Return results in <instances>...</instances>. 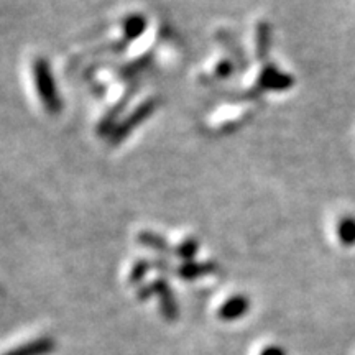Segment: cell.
Returning a JSON list of instances; mask_svg holds the SVG:
<instances>
[{
	"label": "cell",
	"mask_w": 355,
	"mask_h": 355,
	"mask_svg": "<svg viewBox=\"0 0 355 355\" xmlns=\"http://www.w3.org/2000/svg\"><path fill=\"white\" fill-rule=\"evenodd\" d=\"M33 81H35L36 93L43 102V107L47 108L51 115L60 114L62 108V102L60 94H58L56 82H54L51 69H49L48 61L45 58H35L33 61Z\"/></svg>",
	"instance_id": "6da1fadb"
},
{
	"label": "cell",
	"mask_w": 355,
	"mask_h": 355,
	"mask_svg": "<svg viewBox=\"0 0 355 355\" xmlns=\"http://www.w3.org/2000/svg\"><path fill=\"white\" fill-rule=\"evenodd\" d=\"M153 295H157L158 299H160V309L163 317H165L166 321H170V323L176 321L179 316V308L176 304V299H174L173 291H171L168 282H166L165 278H157L153 279L150 285L141 286L139 293H137V298H139L140 301H145V299L152 298Z\"/></svg>",
	"instance_id": "7a4b0ae2"
},
{
	"label": "cell",
	"mask_w": 355,
	"mask_h": 355,
	"mask_svg": "<svg viewBox=\"0 0 355 355\" xmlns=\"http://www.w3.org/2000/svg\"><path fill=\"white\" fill-rule=\"evenodd\" d=\"M157 106H158L157 99L150 98V99H147V101L141 102L140 106H137L135 108H133L132 114H128L122 120V122H119V125L115 127V130L111 133V137H108L112 147H117V145L122 144V141L127 139V137L130 135V133L135 130L137 127H140V125L153 114Z\"/></svg>",
	"instance_id": "3957f363"
},
{
	"label": "cell",
	"mask_w": 355,
	"mask_h": 355,
	"mask_svg": "<svg viewBox=\"0 0 355 355\" xmlns=\"http://www.w3.org/2000/svg\"><path fill=\"white\" fill-rule=\"evenodd\" d=\"M295 86V78L291 74L283 73L279 71L275 65H265L260 71L257 78V84L255 87L260 89L262 93H268V91H273V93H283V91L291 89Z\"/></svg>",
	"instance_id": "277c9868"
},
{
	"label": "cell",
	"mask_w": 355,
	"mask_h": 355,
	"mask_svg": "<svg viewBox=\"0 0 355 355\" xmlns=\"http://www.w3.org/2000/svg\"><path fill=\"white\" fill-rule=\"evenodd\" d=\"M137 89H139V84H132V82H130V86H128V89L125 91L122 99H120V101H117L114 106L111 107V111H108L107 114L104 115V119L101 120V124H99V127H98L99 135L111 137V133L114 132L117 125H119L117 120H119V117L122 115V112L125 111V107L128 106V102L132 101L133 95L137 94Z\"/></svg>",
	"instance_id": "5b68a950"
},
{
	"label": "cell",
	"mask_w": 355,
	"mask_h": 355,
	"mask_svg": "<svg viewBox=\"0 0 355 355\" xmlns=\"http://www.w3.org/2000/svg\"><path fill=\"white\" fill-rule=\"evenodd\" d=\"M214 271H217V263L214 260H207L181 263V266H178L174 273L178 275V278L186 279V282H193V279L203 278L206 275L214 273Z\"/></svg>",
	"instance_id": "8992f818"
},
{
	"label": "cell",
	"mask_w": 355,
	"mask_h": 355,
	"mask_svg": "<svg viewBox=\"0 0 355 355\" xmlns=\"http://www.w3.org/2000/svg\"><path fill=\"white\" fill-rule=\"evenodd\" d=\"M249 308H250L249 299L242 295H236L232 296V298H229L227 301L219 308L217 316H219L220 321H227L229 323V321L240 319V317L249 311Z\"/></svg>",
	"instance_id": "52a82bcc"
},
{
	"label": "cell",
	"mask_w": 355,
	"mask_h": 355,
	"mask_svg": "<svg viewBox=\"0 0 355 355\" xmlns=\"http://www.w3.org/2000/svg\"><path fill=\"white\" fill-rule=\"evenodd\" d=\"M137 242H139L140 245H144V247L153 250V252L160 255H174V247H171L165 237L157 232L141 231L139 233V237H137Z\"/></svg>",
	"instance_id": "ba28073f"
},
{
	"label": "cell",
	"mask_w": 355,
	"mask_h": 355,
	"mask_svg": "<svg viewBox=\"0 0 355 355\" xmlns=\"http://www.w3.org/2000/svg\"><path fill=\"white\" fill-rule=\"evenodd\" d=\"M54 347H56V344H54L53 339H49V337H41V339L20 345V347L10 350V352H7L5 355H48L53 352Z\"/></svg>",
	"instance_id": "9c48e42d"
},
{
	"label": "cell",
	"mask_w": 355,
	"mask_h": 355,
	"mask_svg": "<svg viewBox=\"0 0 355 355\" xmlns=\"http://www.w3.org/2000/svg\"><path fill=\"white\" fill-rule=\"evenodd\" d=\"M255 51H257V60L265 62L268 60V53L271 47V28L270 23L262 20L257 25V35H255Z\"/></svg>",
	"instance_id": "30bf717a"
},
{
	"label": "cell",
	"mask_w": 355,
	"mask_h": 355,
	"mask_svg": "<svg viewBox=\"0 0 355 355\" xmlns=\"http://www.w3.org/2000/svg\"><path fill=\"white\" fill-rule=\"evenodd\" d=\"M217 40H219V43L222 45L224 48H227V51L232 54L233 60L237 61V66H239V71H247L249 68V62H247V58H245L244 54V49L239 43H237V40H233V36L231 33L227 32H219L217 33Z\"/></svg>",
	"instance_id": "8fae6325"
},
{
	"label": "cell",
	"mask_w": 355,
	"mask_h": 355,
	"mask_svg": "<svg viewBox=\"0 0 355 355\" xmlns=\"http://www.w3.org/2000/svg\"><path fill=\"white\" fill-rule=\"evenodd\" d=\"M147 30V19L144 15H130L124 20V41L127 45H130L132 41L140 38Z\"/></svg>",
	"instance_id": "7c38bea8"
},
{
	"label": "cell",
	"mask_w": 355,
	"mask_h": 355,
	"mask_svg": "<svg viewBox=\"0 0 355 355\" xmlns=\"http://www.w3.org/2000/svg\"><path fill=\"white\" fill-rule=\"evenodd\" d=\"M337 239L344 247L355 245V217L344 216L337 222Z\"/></svg>",
	"instance_id": "4fadbf2b"
},
{
	"label": "cell",
	"mask_w": 355,
	"mask_h": 355,
	"mask_svg": "<svg viewBox=\"0 0 355 355\" xmlns=\"http://www.w3.org/2000/svg\"><path fill=\"white\" fill-rule=\"evenodd\" d=\"M198 250H199V242L198 239H194V237H187L181 242V244H178L176 247H174V255H176L178 258H181L183 262H194V257L198 255Z\"/></svg>",
	"instance_id": "5bb4252c"
},
{
	"label": "cell",
	"mask_w": 355,
	"mask_h": 355,
	"mask_svg": "<svg viewBox=\"0 0 355 355\" xmlns=\"http://www.w3.org/2000/svg\"><path fill=\"white\" fill-rule=\"evenodd\" d=\"M153 268V260H148V258H140L133 263L130 273H128V283L130 285H140L145 278H147L148 271Z\"/></svg>",
	"instance_id": "9a60e30c"
},
{
	"label": "cell",
	"mask_w": 355,
	"mask_h": 355,
	"mask_svg": "<svg viewBox=\"0 0 355 355\" xmlns=\"http://www.w3.org/2000/svg\"><path fill=\"white\" fill-rule=\"evenodd\" d=\"M233 71H236V65L231 60H220L214 68V78L219 79V81H224V79L232 76Z\"/></svg>",
	"instance_id": "2e32d148"
},
{
	"label": "cell",
	"mask_w": 355,
	"mask_h": 355,
	"mask_svg": "<svg viewBox=\"0 0 355 355\" xmlns=\"http://www.w3.org/2000/svg\"><path fill=\"white\" fill-rule=\"evenodd\" d=\"M153 268L160 271L161 275H171L173 271H176V268L166 258H157V260H153Z\"/></svg>",
	"instance_id": "e0dca14e"
},
{
	"label": "cell",
	"mask_w": 355,
	"mask_h": 355,
	"mask_svg": "<svg viewBox=\"0 0 355 355\" xmlns=\"http://www.w3.org/2000/svg\"><path fill=\"white\" fill-rule=\"evenodd\" d=\"M260 355H286V354H285V350H283L282 347H278V345H270V347L262 350Z\"/></svg>",
	"instance_id": "ac0fdd59"
}]
</instances>
